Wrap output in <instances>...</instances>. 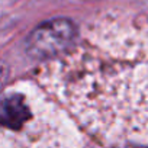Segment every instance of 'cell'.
<instances>
[{
    "label": "cell",
    "instance_id": "obj_1",
    "mask_svg": "<svg viewBox=\"0 0 148 148\" xmlns=\"http://www.w3.org/2000/svg\"><path fill=\"white\" fill-rule=\"evenodd\" d=\"M70 89L74 110L93 129L148 142V61H87Z\"/></svg>",
    "mask_w": 148,
    "mask_h": 148
},
{
    "label": "cell",
    "instance_id": "obj_2",
    "mask_svg": "<svg viewBox=\"0 0 148 148\" xmlns=\"http://www.w3.org/2000/svg\"><path fill=\"white\" fill-rule=\"evenodd\" d=\"M77 28L68 19H51L32 31L26 41V49L32 57L49 58L67 51L76 41Z\"/></svg>",
    "mask_w": 148,
    "mask_h": 148
}]
</instances>
